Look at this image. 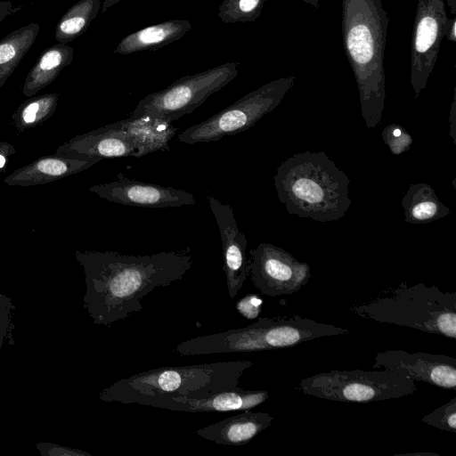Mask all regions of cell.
<instances>
[{
	"mask_svg": "<svg viewBox=\"0 0 456 456\" xmlns=\"http://www.w3.org/2000/svg\"><path fill=\"white\" fill-rule=\"evenodd\" d=\"M76 257L86 273V305L94 322L106 326L141 312L145 296L181 281L193 265L189 247L145 256L77 251Z\"/></svg>",
	"mask_w": 456,
	"mask_h": 456,
	"instance_id": "1",
	"label": "cell"
},
{
	"mask_svg": "<svg viewBox=\"0 0 456 456\" xmlns=\"http://www.w3.org/2000/svg\"><path fill=\"white\" fill-rule=\"evenodd\" d=\"M388 22L381 0H341L343 47L368 128L380 124L385 109L384 61Z\"/></svg>",
	"mask_w": 456,
	"mask_h": 456,
	"instance_id": "2",
	"label": "cell"
},
{
	"mask_svg": "<svg viewBox=\"0 0 456 456\" xmlns=\"http://www.w3.org/2000/svg\"><path fill=\"white\" fill-rule=\"evenodd\" d=\"M277 197L290 215L329 223L345 216L352 200L350 179L323 151L296 153L273 176Z\"/></svg>",
	"mask_w": 456,
	"mask_h": 456,
	"instance_id": "3",
	"label": "cell"
},
{
	"mask_svg": "<svg viewBox=\"0 0 456 456\" xmlns=\"http://www.w3.org/2000/svg\"><path fill=\"white\" fill-rule=\"evenodd\" d=\"M253 365L239 360L156 368L115 381L99 398L131 404L159 395L201 397L240 387L242 375Z\"/></svg>",
	"mask_w": 456,
	"mask_h": 456,
	"instance_id": "4",
	"label": "cell"
},
{
	"mask_svg": "<svg viewBox=\"0 0 456 456\" xmlns=\"http://www.w3.org/2000/svg\"><path fill=\"white\" fill-rule=\"evenodd\" d=\"M348 332L346 328L298 315L265 317L246 327L182 341L175 346V352L182 356H199L274 350Z\"/></svg>",
	"mask_w": 456,
	"mask_h": 456,
	"instance_id": "5",
	"label": "cell"
},
{
	"mask_svg": "<svg viewBox=\"0 0 456 456\" xmlns=\"http://www.w3.org/2000/svg\"><path fill=\"white\" fill-rule=\"evenodd\" d=\"M350 310L364 319L456 339V293L435 285L401 283Z\"/></svg>",
	"mask_w": 456,
	"mask_h": 456,
	"instance_id": "6",
	"label": "cell"
},
{
	"mask_svg": "<svg viewBox=\"0 0 456 456\" xmlns=\"http://www.w3.org/2000/svg\"><path fill=\"white\" fill-rule=\"evenodd\" d=\"M298 388L307 395L344 403L397 399L417 391L413 379L387 369L333 370L302 379Z\"/></svg>",
	"mask_w": 456,
	"mask_h": 456,
	"instance_id": "7",
	"label": "cell"
},
{
	"mask_svg": "<svg viewBox=\"0 0 456 456\" xmlns=\"http://www.w3.org/2000/svg\"><path fill=\"white\" fill-rule=\"evenodd\" d=\"M295 76L272 80L220 110L208 119L192 125L178 135L187 144L216 142L241 133L273 111L293 87Z\"/></svg>",
	"mask_w": 456,
	"mask_h": 456,
	"instance_id": "8",
	"label": "cell"
},
{
	"mask_svg": "<svg viewBox=\"0 0 456 456\" xmlns=\"http://www.w3.org/2000/svg\"><path fill=\"white\" fill-rule=\"evenodd\" d=\"M239 62H226L206 71L183 77L163 90L142 99L131 116L150 115L172 123L191 113L239 74Z\"/></svg>",
	"mask_w": 456,
	"mask_h": 456,
	"instance_id": "9",
	"label": "cell"
},
{
	"mask_svg": "<svg viewBox=\"0 0 456 456\" xmlns=\"http://www.w3.org/2000/svg\"><path fill=\"white\" fill-rule=\"evenodd\" d=\"M449 23L445 0H418L411 49V85L415 99L427 87Z\"/></svg>",
	"mask_w": 456,
	"mask_h": 456,
	"instance_id": "10",
	"label": "cell"
},
{
	"mask_svg": "<svg viewBox=\"0 0 456 456\" xmlns=\"http://www.w3.org/2000/svg\"><path fill=\"white\" fill-rule=\"evenodd\" d=\"M248 276L259 291L268 297L290 295L305 285L311 271L290 253L271 243L262 242L249 251Z\"/></svg>",
	"mask_w": 456,
	"mask_h": 456,
	"instance_id": "11",
	"label": "cell"
},
{
	"mask_svg": "<svg viewBox=\"0 0 456 456\" xmlns=\"http://www.w3.org/2000/svg\"><path fill=\"white\" fill-rule=\"evenodd\" d=\"M401 372L414 381L456 390V358L429 353H409L402 349L377 353L372 368Z\"/></svg>",
	"mask_w": 456,
	"mask_h": 456,
	"instance_id": "12",
	"label": "cell"
},
{
	"mask_svg": "<svg viewBox=\"0 0 456 456\" xmlns=\"http://www.w3.org/2000/svg\"><path fill=\"white\" fill-rule=\"evenodd\" d=\"M89 191L110 202L142 208H178L196 203L194 195L184 190L135 181L122 174L114 181L90 186Z\"/></svg>",
	"mask_w": 456,
	"mask_h": 456,
	"instance_id": "13",
	"label": "cell"
},
{
	"mask_svg": "<svg viewBox=\"0 0 456 456\" xmlns=\"http://www.w3.org/2000/svg\"><path fill=\"white\" fill-rule=\"evenodd\" d=\"M207 199L219 229L224 259L223 270L229 297L233 299L248 277V241L238 228L232 208L213 196H208Z\"/></svg>",
	"mask_w": 456,
	"mask_h": 456,
	"instance_id": "14",
	"label": "cell"
},
{
	"mask_svg": "<svg viewBox=\"0 0 456 456\" xmlns=\"http://www.w3.org/2000/svg\"><path fill=\"white\" fill-rule=\"evenodd\" d=\"M269 397L265 390H247L240 387L201 397L159 395L142 400L138 404L190 413L225 412L256 408Z\"/></svg>",
	"mask_w": 456,
	"mask_h": 456,
	"instance_id": "15",
	"label": "cell"
},
{
	"mask_svg": "<svg viewBox=\"0 0 456 456\" xmlns=\"http://www.w3.org/2000/svg\"><path fill=\"white\" fill-rule=\"evenodd\" d=\"M55 154L76 159L138 158L136 144L125 134L105 126L77 135L60 145Z\"/></svg>",
	"mask_w": 456,
	"mask_h": 456,
	"instance_id": "16",
	"label": "cell"
},
{
	"mask_svg": "<svg viewBox=\"0 0 456 456\" xmlns=\"http://www.w3.org/2000/svg\"><path fill=\"white\" fill-rule=\"evenodd\" d=\"M100 159H76L58 154L42 156L4 177L10 186H35L76 175L98 163Z\"/></svg>",
	"mask_w": 456,
	"mask_h": 456,
	"instance_id": "17",
	"label": "cell"
},
{
	"mask_svg": "<svg viewBox=\"0 0 456 456\" xmlns=\"http://www.w3.org/2000/svg\"><path fill=\"white\" fill-rule=\"evenodd\" d=\"M273 420V417L269 413L243 410L234 416L196 430V435L217 444L240 446L270 427Z\"/></svg>",
	"mask_w": 456,
	"mask_h": 456,
	"instance_id": "18",
	"label": "cell"
},
{
	"mask_svg": "<svg viewBox=\"0 0 456 456\" xmlns=\"http://www.w3.org/2000/svg\"><path fill=\"white\" fill-rule=\"evenodd\" d=\"M105 126L127 135L137 146L138 158L169 150L168 143L177 131L172 123L150 115L131 116Z\"/></svg>",
	"mask_w": 456,
	"mask_h": 456,
	"instance_id": "19",
	"label": "cell"
},
{
	"mask_svg": "<svg viewBox=\"0 0 456 456\" xmlns=\"http://www.w3.org/2000/svg\"><path fill=\"white\" fill-rule=\"evenodd\" d=\"M191 28L185 20H173L149 26L125 37L114 53L126 55L142 51H157L179 40Z\"/></svg>",
	"mask_w": 456,
	"mask_h": 456,
	"instance_id": "20",
	"label": "cell"
},
{
	"mask_svg": "<svg viewBox=\"0 0 456 456\" xmlns=\"http://www.w3.org/2000/svg\"><path fill=\"white\" fill-rule=\"evenodd\" d=\"M74 48L68 44L58 43L46 48L26 76L22 93L31 97L53 83L61 71L73 60Z\"/></svg>",
	"mask_w": 456,
	"mask_h": 456,
	"instance_id": "21",
	"label": "cell"
},
{
	"mask_svg": "<svg viewBox=\"0 0 456 456\" xmlns=\"http://www.w3.org/2000/svg\"><path fill=\"white\" fill-rule=\"evenodd\" d=\"M404 220L412 224H424L441 219L451 210L437 198L428 183L411 184L402 199Z\"/></svg>",
	"mask_w": 456,
	"mask_h": 456,
	"instance_id": "22",
	"label": "cell"
},
{
	"mask_svg": "<svg viewBox=\"0 0 456 456\" xmlns=\"http://www.w3.org/2000/svg\"><path fill=\"white\" fill-rule=\"evenodd\" d=\"M39 29V24L31 22L10 32L0 40V87L5 84L29 51Z\"/></svg>",
	"mask_w": 456,
	"mask_h": 456,
	"instance_id": "23",
	"label": "cell"
},
{
	"mask_svg": "<svg viewBox=\"0 0 456 456\" xmlns=\"http://www.w3.org/2000/svg\"><path fill=\"white\" fill-rule=\"evenodd\" d=\"M101 0H80L61 16L54 37L58 43L68 44L81 36L96 18Z\"/></svg>",
	"mask_w": 456,
	"mask_h": 456,
	"instance_id": "24",
	"label": "cell"
},
{
	"mask_svg": "<svg viewBox=\"0 0 456 456\" xmlns=\"http://www.w3.org/2000/svg\"><path fill=\"white\" fill-rule=\"evenodd\" d=\"M59 98L60 94L53 93L28 97L12 115L13 126L24 132L41 125L54 113Z\"/></svg>",
	"mask_w": 456,
	"mask_h": 456,
	"instance_id": "25",
	"label": "cell"
},
{
	"mask_svg": "<svg viewBox=\"0 0 456 456\" xmlns=\"http://www.w3.org/2000/svg\"><path fill=\"white\" fill-rule=\"evenodd\" d=\"M267 0H224L217 16L224 23L251 22L262 12Z\"/></svg>",
	"mask_w": 456,
	"mask_h": 456,
	"instance_id": "26",
	"label": "cell"
},
{
	"mask_svg": "<svg viewBox=\"0 0 456 456\" xmlns=\"http://www.w3.org/2000/svg\"><path fill=\"white\" fill-rule=\"evenodd\" d=\"M421 421L438 429L456 433V397L425 415Z\"/></svg>",
	"mask_w": 456,
	"mask_h": 456,
	"instance_id": "27",
	"label": "cell"
},
{
	"mask_svg": "<svg viewBox=\"0 0 456 456\" xmlns=\"http://www.w3.org/2000/svg\"><path fill=\"white\" fill-rule=\"evenodd\" d=\"M384 142L393 154L400 155L408 151L412 144L411 136L401 126L391 124L382 132Z\"/></svg>",
	"mask_w": 456,
	"mask_h": 456,
	"instance_id": "28",
	"label": "cell"
},
{
	"mask_svg": "<svg viewBox=\"0 0 456 456\" xmlns=\"http://www.w3.org/2000/svg\"><path fill=\"white\" fill-rule=\"evenodd\" d=\"M15 146L7 142H0V174L5 171L9 158L15 154Z\"/></svg>",
	"mask_w": 456,
	"mask_h": 456,
	"instance_id": "29",
	"label": "cell"
},
{
	"mask_svg": "<svg viewBox=\"0 0 456 456\" xmlns=\"http://www.w3.org/2000/svg\"><path fill=\"white\" fill-rule=\"evenodd\" d=\"M23 6L14 5L8 0H0V24L9 16L20 12Z\"/></svg>",
	"mask_w": 456,
	"mask_h": 456,
	"instance_id": "30",
	"label": "cell"
},
{
	"mask_svg": "<svg viewBox=\"0 0 456 456\" xmlns=\"http://www.w3.org/2000/svg\"><path fill=\"white\" fill-rule=\"evenodd\" d=\"M447 40L452 43H456V17L450 19V23L445 33Z\"/></svg>",
	"mask_w": 456,
	"mask_h": 456,
	"instance_id": "31",
	"label": "cell"
},
{
	"mask_svg": "<svg viewBox=\"0 0 456 456\" xmlns=\"http://www.w3.org/2000/svg\"><path fill=\"white\" fill-rule=\"evenodd\" d=\"M455 92H456V90L454 88L453 101L452 103V108H451V111H450V118H449V120L451 122L450 135L453 139L454 143H455Z\"/></svg>",
	"mask_w": 456,
	"mask_h": 456,
	"instance_id": "32",
	"label": "cell"
},
{
	"mask_svg": "<svg viewBox=\"0 0 456 456\" xmlns=\"http://www.w3.org/2000/svg\"><path fill=\"white\" fill-rule=\"evenodd\" d=\"M120 1L121 0H104L103 4L102 6V12H106L109 8L112 7L114 4Z\"/></svg>",
	"mask_w": 456,
	"mask_h": 456,
	"instance_id": "33",
	"label": "cell"
},
{
	"mask_svg": "<svg viewBox=\"0 0 456 456\" xmlns=\"http://www.w3.org/2000/svg\"><path fill=\"white\" fill-rule=\"evenodd\" d=\"M445 1L448 4L451 14L455 16V14H456V0H445Z\"/></svg>",
	"mask_w": 456,
	"mask_h": 456,
	"instance_id": "34",
	"label": "cell"
},
{
	"mask_svg": "<svg viewBox=\"0 0 456 456\" xmlns=\"http://www.w3.org/2000/svg\"><path fill=\"white\" fill-rule=\"evenodd\" d=\"M305 4H310L314 9H318L320 0H302Z\"/></svg>",
	"mask_w": 456,
	"mask_h": 456,
	"instance_id": "35",
	"label": "cell"
}]
</instances>
